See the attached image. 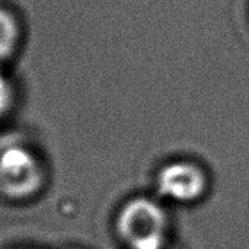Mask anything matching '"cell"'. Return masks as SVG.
<instances>
[{
	"label": "cell",
	"mask_w": 249,
	"mask_h": 249,
	"mask_svg": "<svg viewBox=\"0 0 249 249\" xmlns=\"http://www.w3.org/2000/svg\"><path fill=\"white\" fill-rule=\"evenodd\" d=\"M165 231L166 214L150 198L127 201L117 216L118 236L131 249H162Z\"/></svg>",
	"instance_id": "1"
},
{
	"label": "cell",
	"mask_w": 249,
	"mask_h": 249,
	"mask_svg": "<svg viewBox=\"0 0 249 249\" xmlns=\"http://www.w3.org/2000/svg\"><path fill=\"white\" fill-rule=\"evenodd\" d=\"M45 172L38 156L22 144L0 150V191L9 198L34 197L44 185Z\"/></svg>",
	"instance_id": "2"
},
{
	"label": "cell",
	"mask_w": 249,
	"mask_h": 249,
	"mask_svg": "<svg viewBox=\"0 0 249 249\" xmlns=\"http://www.w3.org/2000/svg\"><path fill=\"white\" fill-rule=\"evenodd\" d=\"M156 185L163 197L187 203L201 197L206 188V177L193 163L174 162L160 169Z\"/></svg>",
	"instance_id": "3"
},
{
	"label": "cell",
	"mask_w": 249,
	"mask_h": 249,
	"mask_svg": "<svg viewBox=\"0 0 249 249\" xmlns=\"http://www.w3.org/2000/svg\"><path fill=\"white\" fill-rule=\"evenodd\" d=\"M19 36L20 31L16 18L9 10L0 7V67L15 54Z\"/></svg>",
	"instance_id": "4"
},
{
	"label": "cell",
	"mask_w": 249,
	"mask_h": 249,
	"mask_svg": "<svg viewBox=\"0 0 249 249\" xmlns=\"http://www.w3.org/2000/svg\"><path fill=\"white\" fill-rule=\"evenodd\" d=\"M15 104V88L12 80L0 69V118L7 115Z\"/></svg>",
	"instance_id": "5"
}]
</instances>
